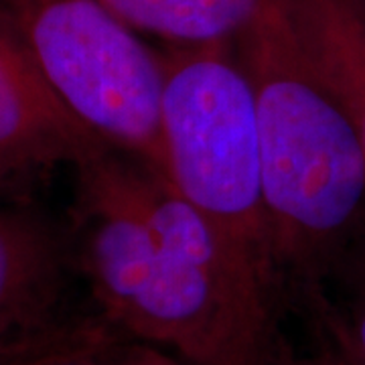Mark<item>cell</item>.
I'll use <instances>...</instances> for the list:
<instances>
[{"instance_id":"ba28073f","label":"cell","mask_w":365,"mask_h":365,"mask_svg":"<svg viewBox=\"0 0 365 365\" xmlns=\"http://www.w3.org/2000/svg\"><path fill=\"white\" fill-rule=\"evenodd\" d=\"M120 23L163 45L235 41L264 0H102Z\"/></svg>"},{"instance_id":"52a82bcc","label":"cell","mask_w":365,"mask_h":365,"mask_svg":"<svg viewBox=\"0 0 365 365\" xmlns=\"http://www.w3.org/2000/svg\"><path fill=\"white\" fill-rule=\"evenodd\" d=\"M302 51L337 96L365 150V0H280Z\"/></svg>"},{"instance_id":"8992f818","label":"cell","mask_w":365,"mask_h":365,"mask_svg":"<svg viewBox=\"0 0 365 365\" xmlns=\"http://www.w3.org/2000/svg\"><path fill=\"white\" fill-rule=\"evenodd\" d=\"M102 143L0 14V195L16 193L57 167L73 169Z\"/></svg>"},{"instance_id":"9c48e42d","label":"cell","mask_w":365,"mask_h":365,"mask_svg":"<svg viewBox=\"0 0 365 365\" xmlns=\"http://www.w3.org/2000/svg\"><path fill=\"white\" fill-rule=\"evenodd\" d=\"M290 307L307 331L311 365H364L329 288H297Z\"/></svg>"},{"instance_id":"5b68a950","label":"cell","mask_w":365,"mask_h":365,"mask_svg":"<svg viewBox=\"0 0 365 365\" xmlns=\"http://www.w3.org/2000/svg\"><path fill=\"white\" fill-rule=\"evenodd\" d=\"M78 272L71 230L25 205L0 207V359L69 337L66 294Z\"/></svg>"},{"instance_id":"3957f363","label":"cell","mask_w":365,"mask_h":365,"mask_svg":"<svg viewBox=\"0 0 365 365\" xmlns=\"http://www.w3.org/2000/svg\"><path fill=\"white\" fill-rule=\"evenodd\" d=\"M157 51L163 175L235 252L288 288L266 203L254 96L234 41Z\"/></svg>"},{"instance_id":"7a4b0ae2","label":"cell","mask_w":365,"mask_h":365,"mask_svg":"<svg viewBox=\"0 0 365 365\" xmlns=\"http://www.w3.org/2000/svg\"><path fill=\"white\" fill-rule=\"evenodd\" d=\"M250 79L264 191L288 290L327 287L365 244V150L280 0L234 41Z\"/></svg>"},{"instance_id":"6da1fadb","label":"cell","mask_w":365,"mask_h":365,"mask_svg":"<svg viewBox=\"0 0 365 365\" xmlns=\"http://www.w3.org/2000/svg\"><path fill=\"white\" fill-rule=\"evenodd\" d=\"M71 240L96 314L187 365H311L288 288L235 252L163 170L102 143L73 167Z\"/></svg>"},{"instance_id":"4fadbf2b","label":"cell","mask_w":365,"mask_h":365,"mask_svg":"<svg viewBox=\"0 0 365 365\" xmlns=\"http://www.w3.org/2000/svg\"><path fill=\"white\" fill-rule=\"evenodd\" d=\"M88 323V321H86ZM83 323V325H86ZM83 325L79 327L78 331H73L69 337H66V339L57 341V343H51V345H45V347H39V349H31V351H23V353H16V355H9V357H2L0 359V365H37L39 361H43L49 353H53L55 349H59L63 343H67V341L71 339V337H76L79 331L83 329Z\"/></svg>"},{"instance_id":"277c9868","label":"cell","mask_w":365,"mask_h":365,"mask_svg":"<svg viewBox=\"0 0 365 365\" xmlns=\"http://www.w3.org/2000/svg\"><path fill=\"white\" fill-rule=\"evenodd\" d=\"M45 78L106 143L160 169L158 51L102 0H0Z\"/></svg>"},{"instance_id":"7c38bea8","label":"cell","mask_w":365,"mask_h":365,"mask_svg":"<svg viewBox=\"0 0 365 365\" xmlns=\"http://www.w3.org/2000/svg\"><path fill=\"white\" fill-rule=\"evenodd\" d=\"M108 365H187L175 355L138 341L118 339L110 351Z\"/></svg>"},{"instance_id":"30bf717a","label":"cell","mask_w":365,"mask_h":365,"mask_svg":"<svg viewBox=\"0 0 365 365\" xmlns=\"http://www.w3.org/2000/svg\"><path fill=\"white\" fill-rule=\"evenodd\" d=\"M355 351L365 365V244L353 252L329 284Z\"/></svg>"},{"instance_id":"8fae6325","label":"cell","mask_w":365,"mask_h":365,"mask_svg":"<svg viewBox=\"0 0 365 365\" xmlns=\"http://www.w3.org/2000/svg\"><path fill=\"white\" fill-rule=\"evenodd\" d=\"M122 339L93 313L76 337L49 353L37 365H108L114 343Z\"/></svg>"}]
</instances>
